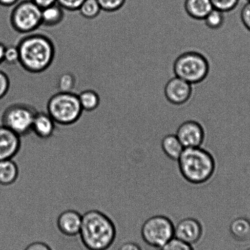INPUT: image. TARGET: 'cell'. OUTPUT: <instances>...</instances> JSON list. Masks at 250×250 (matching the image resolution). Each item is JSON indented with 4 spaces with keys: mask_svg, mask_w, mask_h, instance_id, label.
<instances>
[{
    "mask_svg": "<svg viewBox=\"0 0 250 250\" xmlns=\"http://www.w3.org/2000/svg\"><path fill=\"white\" fill-rule=\"evenodd\" d=\"M177 165L181 176L192 185L203 186L209 183L217 173L215 155L204 146L185 148Z\"/></svg>",
    "mask_w": 250,
    "mask_h": 250,
    "instance_id": "obj_1",
    "label": "cell"
},
{
    "mask_svg": "<svg viewBox=\"0 0 250 250\" xmlns=\"http://www.w3.org/2000/svg\"><path fill=\"white\" fill-rule=\"evenodd\" d=\"M87 250H108L117 237L115 223L105 213L91 210L82 215V224L79 234Z\"/></svg>",
    "mask_w": 250,
    "mask_h": 250,
    "instance_id": "obj_2",
    "label": "cell"
},
{
    "mask_svg": "<svg viewBox=\"0 0 250 250\" xmlns=\"http://www.w3.org/2000/svg\"><path fill=\"white\" fill-rule=\"evenodd\" d=\"M19 62L26 71L38 74L52 64L55 47L52 41L42 34H33L21 39L18 45Z\"/></svg>",
    "mask_w": 250,
    "mask_h": 250,
    "instance_id": "obj_3",
    "label": "cell"
},
{
    "mask_svg": "<svg viewBox=\"0 0 250 250\" xmlns=\"http://www.w3.org/2000/svg\"><path fill=\"white\" fill-rule=\"evenodd\" d=\"M47 113L57 125H70L76 123L82 115L79 96L73 92H58L49 99Z\"/></svg>",
    "mask_w": 250,
    "mask_h": 250,
    "instance_id": "obj_4",
    "label": "cell"
},
{
    "mask_svg": "<svg viewBox=\"0 0 250 250\" xmlns=\"http://www.w3.org/2000/svg\"><path fill=\"white\" fill-rule=\"evenodd\" d=\"M209 69V63L205 56L193 51L179 56L173 65L175 76L192 85L203 82L208 77Z\"/></svg>",
    "mask_w": 250,
    "mask_h": 250,
    "instance_id": "obj_5",
    "label": "cell"
},
{
    "mask_svg": "<svg viewBox=\"0 0 250 250\" xmlns=\"http://www.w3.org/2000/svg\"><path fill=\"white\" fill-rule=\"evenodd\" d=\"M140 236L145 244L159 250L174 237V223L166 215L150 216L143 223Z\"/></svg>",
    "mask_w": 250,
    "mask_h": 250,
    "instance_id": "obj_6",
    "label": "cell"
},
{
    "mask_svg": "<svg viewBox=\"0 0 250 250\" xmlns=\"http://www.w3.org/2000/svg\"><path fill=\"white\" fill-rule=\"evenodd\" d=\"M38 111L33 106L25 104H13L7 106L1 114V125L21 138L31 133Z\"/></svg>",
    "mask_w": 250,
    "mask_h": 250,
    "instance_id": "obj_7",
    "label": "cell"
},
{
    "mask_svg": "<svg viewBox=\"0 0 250 250\" xmlns=\"http://www.w3.org/2000/svg\"><path fill=\"white\" fill-rule=\"evenodd\" d=\"M42 9L32 0L20 2L11 11L10 23L14 30L21 33H30L42 25Z\"/></svg>",
    "mask_w": 250,
    "mask_h": 250,
    "instance_id": "obj_8",
    "label": "cell"
},
{
    "mask_svg": "<svg viewBox=\"0 0 250 250\" xmlns=\"http://www.w3.org/2000/svg\"><path fill=\"white\" fill-rule=\"evenodd\" d=\"M175 134L184 148L205 147L207 140L205 126L196 120H188L180 124Z\"/></svg>",
    "mask_w": 250,
    "mask_h": 250,
    "instance_id": "obj_9",
    "label": "cell"
},
{
    "mask_svg": "<svg viewBox=\"0 0 250 250\" xmlns=\"http://www.w3.org/2000/svg\"><path fill=\"white\" fill-rule=\"evenodd\" d=\"M205 234V227L196 218L183 217L174 224V237L193 246L200 242Z\"/></svg>",
    "mask_w": 250,
    "mask_h": 250,
    "instance_id": "obj_10",
    "label": "cell"
},
{
    "mask_svg": "<svg viewBox=\"0 0 250 250\" xmlns=\"http://www.w3.org/2000/svg\"><path fill=\"white\" fill-rule=\"evenodd\" d=\"M164 93L167 101L173 105H183L188 103L193 93L192 84L175 77L165 85Z\"/></svg>",
    "mask_w": 250,
    "mask_h": 250,
    "instance_id": "obj_11",
    "label": "cell"
},
{
    "mask_svg": "<svg viewBox=\"0 0 250 250\" xmlns=\"http://www.w3.org/2000/svg\"><path fill=\"white\" fill-rule=\"evenodd\" d=\"M20 136L3 125H0V160L13 159L20 151Z\"/></svg>",
    "mask_w": 250,
    "mask_h": 250,
    "instance_id": "obj_12",
    "label": "cell"
},
{
    "mask_svg": "<svg viewBox=\"0 0 250 250\" xmlns=\"http://www.w3.org/2000/svg\"><path fill=\"white\" fill-rule=\"evenodd\" d=\"M82 224V215L75 210L63 211L58 216L57 227L62 234L67 237L79 235Z\"/></svg>",
    "mask_w": 250,
    "mask_h": 250,
    "instance_id": "obj_13",
    "label": "cell"
},
{
    "mask_svg": "<svg viewBox=\"0 0 250 250\" xmlns=\"http://www.w3.org/2000/svg\"><path fill=\"white\" fill-rule=\"evenodd\" d=\"M56 125L47 113L38 111L34 119L31 132L41 140H48L54 135Z\"/></svg>",
    "mask_w": 250,
    "mask_h": 250,
    "instance_id": "obj_14",
    "label": "cell"
},
{
    "mask_svg": "<svg viewBox=\"0 0 250 250\" xmlns=\"http://www.w3.org/2000/svg\"><path fill=\"white\" fill-rule=\"evenodd\" d=\"M160 147L163 154L172 161L177 162L185 148L175 133H168L162 137Z\"/></svg>",
    "mask_w": 250,
    "mask_h": 250,
    "instance_id": "obj_15",
    "label": "cell"
},
{
    "mask_svg": "<svg viewBox=\"0 0 250 250\" xmlns=\"http://www.w3.org/2000/svg\"><path fill=\"white\" fill-rule=\"evenodd\" d=\"M228 232L233 239L244 242L250 240V220L245 217L232 218L228 225Z\"/></svg>",
    "mask_w": 250,
    "mask_h": 250,
    "instance_id": "obj_16",
    "label": "cell"
},
{
    "mask_svg": "<svg viewBox=\"0 0 250 250\" xmlns=\"http://www.w3.org/2000/svg\"><path fill=\"white\" fill-rule=\"evenodd\" d=\"M184 8L188 16L198 21H203L213 9L210 0H186Z\"/></svg>",
    "mask_w": 250,
    "mask_h": 250,
    "instance_id": "obj_17",
    "label": "cell"
},
{
    "mask_svg": "<svg viewBox=\"0 0 250 250\" xmlns=\"http://www.w3.org/2000/svg\"><path fill=\"white\" fill-rule=\"evenodd\" d=\"M18 165L13 159L0 160V185L8 188L18 180Z\"/></svg>",
    "mask_w": 250,
    "mask_h": 250,
    "instance_id": "obj_18",
    "label": "cell"
},
{
    "mask_svg": "<svg viewBox=\"0 0 250 250\" xmlns=\"http://www.w3.org/2000/svg\"><path fill=\"white\" fill-rule=\"evenodd\" d=\"M64 18V9L55 4L42 9L41 20L42 25L46 26H55L62 22Z\"/></svg>",
    "mask_w": 250,
    "mask_h": 250,
    "instance_id": "obj_19",
    "label": "cell"
},
{
    "mask_svg": "<svg viewBox=\"0 0 250 250\" xmlns=\"http://www.w3.org/2000/svg\"><path fill=\"white\" fill-rule=\"evenodd\" d=\"M78 96H79L80 105L83 111L95 110L100 104V97L96 91L91 89L82 91Z\"/></svg>",
    "mask_w": 250,
    "mask_h": 250,
    "instance_id": "obj_20",
    "label": "cell"
},
{
    "mask_svg": "<svg viewBox=\"0 0 250 250\" xmlns=\"http://www.w3.org/2000/svg\"><path fill=\"white\" fill-rule=\"evenodd\" d=\"M101 10L98 0H84L78 11L84 18L91 19L98 17Z\"/></svg>",
    "mask_w": 250,
    "mask_h": 250,
    "instance_id": "obj_21",
    "label": "cell"
},
{
    "mask_svg": "<svg viewBox=\"0 0 250 250\" xmlns=\"http://www.w3.org/2000/svg\"><path fill=\"white\" fill-rule=\"evenodd\" d=\"M225 13L222 11L213 9L208 16L206 17L204 21L208 28L210 30H218L224 25L225 18Z\"/></svg>",
    "mask_w": 250,
    "mask_h": 250,
    "instance_id": "obj_22",
    "label": "cell"
},
{
    "mask_svg": "<svg viewBox=\"0 0 250 250\" xmlns=\"http://www.w3.org/2000/svg\"><path fill=\"white\" fill-rule=\"evenodd\" d=\"M75 85V78L71 73H63L58 77L57 87L59 92L70 93L74 89Z\"/></svg>",
    "mask_w": 250,
    "mask_h": 250,
    "instance_id": "obj_23",
    "label": "cell"
},
{
    "mask_svg": "<svg viewBox=\"0 0 250 250\" xmlns=\"http://www.w3.org/2000/svg\"><path fill=\"white\" fill-rule=\"evenodd\" d=\"M213 9L223 13L234 10L239 3V0H210Z\"/></svg>",
    "mask_w": 250,
    "mask_h": 250,
    "instance_id": "obj_24",
    "label": "cell"
},
{
    "mask_svg": "<svg viewBox=\"0 0 250 250\" xmlns=\"http://www.w3.org/2000/svg\"><path fill=\"white\" fill-rule=\"evenodd\" d=\"M98 1L102 10L113 13L122 8L126 0H98Z\"/></svg>",
    "mask_w": 250,
    "mask_h": 250,
    "instance_id": "obj_25",
    "label": "cell"
},
{
    "mask_svg": "<svg viewBox=\"0 0 250 250\" xmlns=\"http://www.w3.org/2000/svg\"><path fill=\"white\" fill-rule=\"evenodd\" d=\"M159 250H195L193 245L173 237L166 244L160 248Z\"/></svg>",
    "mask_w": 250,
    "mask_h": 250,
    "instance_id": "obj_26",
    "label": "cell"
},
{
    "mask_svg": "<svg viewBox=\"0 0 250 250\" xmlns=\"http://www.w3.org/2000/svg\"><path fill=\"white\" fill-rule=\"evenodd\" d=\"M19 62V52L18 46H6L4 51V63L8 65H14Z\"/></svg>",
    "mask_w": 250,
    "mask_h": 250,
    "instance_id": "obj_27",
    "label": "cell"
},
{
    "mask_svg": "<svg viewBox=\"0 0 250 250\" xmlns=\"http://www.w3.org/2000/svg\"><path fill=\"white\" fill-rule=\"evenodd\" d=\"M9 88H10V80L8 75L3 69H0V101L3 100L5 98L8 93Z\"/></svg>",
    "mask_w": 250,
    "mask_h": 250,
    "instance_id": "obj_28",
    "label": "cell"
},
{
    "mask_svg": "<svg viewBox=\"0 0 250 250\" xmlns=\"http://www.w3.org/2000/svg\"><path fill=\"white\" fill-rule=\"evenodd\" d=\"M57 4L65 10L75 11L79 10L84 0H57Z\"/></svg>",
    "mask_w": 250,
    "mask_h": 250,
    "instance_id": "obj_29",
    "label": "cell"
},
{
    "mask_svg": "<svg viewBox=\"0 0 250 250\" xmlns=\"http://www.w3.org/2000/svg\"><path fill=\"white\" fill-rule=\"evenodd\" d=\"M240 18L245 27L250 31V3H248L243 7L240 13Z\"/></svg>",
    "mask_w": 250,
    "mask_h": 250,
    "instance_id": "obj_30",
    "label": "cell"
},
{
    "mask_svg": "<svg viewBox=\"0 0 250 250\" xmlns=\"http://www.w3.org/2000/svg\"><path fill=\"white\" fill-rule=\"evenodd\" d=\"M24 250H52V249L46 243L38 241L31 243Z\"/></svg>",
    "mask_w": 250,
    "mask_h": 250,
    "instance_id": "obj_31",
    "label": "cell"
},
{
    "mask_svg": "<svg viewBox=\"0 0 250 250\" xmlns=\"http://www.w3.org/2000/svg\"><path fill=\"white\" fill-rule=\"evenodd\" d=\"M118 250H143L142 246L134 241H126L123 242L119 247Z\"/></svg>",
    "mask_w": 250,
    "mask_h": 250,
    "instance_id": "obj_32",
    "label": "cell"
},
{
    "mask_svg": "<svg viewBox=\"0 0 250 250\" xmlns=\"http://www.w3.org/2000/svg\"><path fill=\"white\" fill-rule=\"evenodd\" d=\"M32 1L41 9L48 8L57 3V0H32Z\"/></svg>",
    "mask_w": 250,
    "mask_h": 250,
    "instance_id": "obj_33",
    "label": "cell"
},
{
    "mask_svg": "<svg viewBox=\"0 0 250 250\" xmlns=\"http://www.w3.org/2000/svg\"><path fill=\"white\" fill-rule=\"evenodd\" d=\"M19 0H0V5L9 8L18 3Z\"/></svg>",
    "mask_w": 250,
    "mask_h": 250,
    "instance_id": "obj_34",
    "label": "cell"
},
{
    "mask_svg": "<svg viewBox=\"0 0 250 250\" xmlns=\"http://www.w3.org/2000/svg\"><path fill=\"white\" fill-rule=\"evenodd\" d=\"M6 46L3 42H0V65L4 62V51H5Z\"/></svg>",
    "mask_w": 250,
    "mask_h": 250,
    "instance_id": "obj_35",
    "label": "cell"
},
{
    "mask_svg": "<svg viewBox=\"0 0 250 250\" xmlns=\"http://www.w3.org/2000/svg\"><path fill=\"white\" fill-rule=\"evenodd\" d=\"M247 1L250 2V0H247Z\"/></svg>",
    "mask_w": 250,
    "mask_h": 250,
    "instance_id": "obj_36",
    "label": "cell"
},
{
    "mask_svg": "<svg viewBox=\"0 0 250 250\" xmlns=\"http://www.w3.org/2000/svg\"><path fill=\"white\" fill-rule=\"evenodd\" d=\"M250 250V249H248V250Z\"/></svg>",
    "mask_w": 250,
    "mask_h": 250,
    "instance_id": "obj_37",
    "label": "cell"
}]
</instances>
